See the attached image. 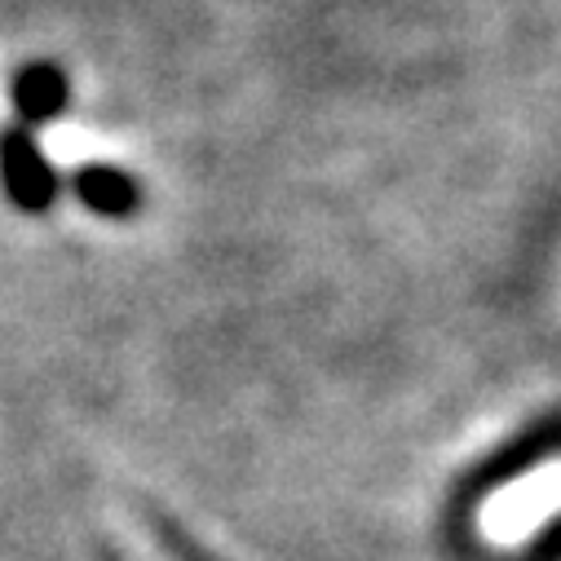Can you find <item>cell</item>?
<instances>
[{"instance_id": "obj_4", "label": "cell", "mask_w": 561, "mask_h": 561, "mask_svg": "<svg viewBox=\"0 0 561 561\" xmlns=\"http://www.w3.org/2000/svg\"><path fill=\"white\" fill-rule=\"evenodd\" d=\"M19 106H23V115H32V119L58 111V106H62V76L49 71V67L27 71V76L19 80Z\"/></svg>"}, {"instance_id": "obj_1", "label": "cell", "mask_w": 561, "mask_h": 561, "mask_svg": "<svg viewBox=\"0 0 561 561\" xmlns=\"http://www.w3.org/2000/svg\"><path fill=\"white\" fill-rule=\"evenodd\" d=\"M552 508H561V465H548V469L530 473L526 482L500 491L486 504V530L495 539H517V535L535 530Z\"/></svg>"}, {"instance_id": "obj_3", "label": "cell", "mask_w": 561, "mask_h": 561, "mask_svg": "<svg viewBox=\"0 0 561 561\" xmlns=\"http://www.w3.org/2000/svg\"><path fill=\"white\" fill-rule=\"evenodd\" d=\"M76 186H80V199H84L89 208L106 213V217H115V213H128V208L137 204V191H133V182H128L124 173H115V169H84Z\"/></svg>"}, {"instance_id": "obj_5", "label": "cell", "mask_w": 561, "mask_h": 561, "mask_svg": "<svg viewBox=\"0 0 561 561\" xmlns=\"http://www.w3.org/2000/svg\"><path fill=\"white\" fill-rule=\"evenodd\" d=\"M137 557H142V561H164V557H160L151 543H142V548H137Z\"/></svg>"}, {"instance_id": "obj_2", "label": "cell", "mask_w": 561, "mask_h": 561, "mask_svg": "<svg viewBox=\"0 0 561 561\" xmlns=\"http://www.w3.org/2000/svg\"><path fill=\"white\" fill-rule=\"evenodd\" d=\"M5 178H10V191L19 195V204L27 208H41L54 191V178L45 169V160L27 147V142H10L5 147Z\"/></svg>"}]
</instances>
